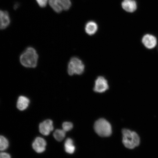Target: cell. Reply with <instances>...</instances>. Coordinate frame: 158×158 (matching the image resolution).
<instances>
[{
	"instance_id": "cell-1",
	"label": "cell",
	"mask_w": 158,
	"mask_h": 158,
	"mask_svg": "<svg viewBox=\"0 0 158 158\" xmlns=\"http://www.w3.org/2000/svg\"><path fill=\"white\" fill-rule=\"evenodd\" d=\"M39 56L36 50L29 47L20 56L19 60L23 66L27 68H35L38 63Z\"/></svg>"
},
{
	"instance_id": "cell-2",
	"label": "cell",
	"mask_w": 158,
	"mask_h": 158,
	"mask_svg": "<svg viewBox=\"0 0 158 158\" xmlns=\"http://www.w3.org/2000/svg\"><path fill=\"white\" fill-rule=\"evenodd\" d=\"M123 143L126 148L133 149L139 145L140 139L138 134L134 131L127 129L122 130Z\"/></svg>"
},
{
	"instance_id": "cell-3",
	"label": "cell",
	"mask_w": 158,
	"mask_h": 158,
	"mask_svg": "<svg viewBox=\"0 0 158 158\" xmlns=\"http://www.w3.org/2000/svg\"><path fill=\"white\" fill-rule=\"evenodd\" d=\"M94 128L97 134L102 137H108L112 134L110 124L104 118H100L95 123Z\"/></svg>"
},
{
	"instance_id": "cell-4",
	"label": "cell",
	"mask_w": 158,
	"mask_h": 158,
	"mask_svg": "<svg viewBox=\"0 0 158 158\" xmlns=\"http://www.w3.org/2000/svg\"><path fill=\"white\" fill-rule=\"evenodd\" d=\"M85 66L81 60L77 57H73L69 63L68 72L70 76L74 74L81 75L84 73Z\"/></svg>"
},
{
	"instance_id": "cell-5",
	"label": "cell",
	"mask_w": 158,
	"mask_h": 158,
	"mask_svg": "<svg viewBox=\"0 0 158 158\" xmlns=\"http://www.w3.org/2000/svg\"><path fill=\"white\" fill-rule=\"evenodd\" d=\"M109 85L107 81L102 76H99L95 81L94 91L97 93H102L108 89Z\"/></svg>"
},
{
	"instance_id": "cell-6",
	"label": "cell",
	"mask_w": 158,
	"mask_h": 158,
	"mask_svg": "<svg viewBox=\"0 0 158 158\" xmlns=\"http://www.w3.org/2000/svg\"><path fill=\"white\" fill-rule=\"evenodd\" d=\"M39 131L43 135L47 136L54 130V126L52 120L47 119L40 124Z\"/></svg>"
},
{
	"instance_id": "cell-7",
	"label": "cell",
	"mask_w": 158,
	"mask_h": 158,
	"mask_svg": "<svg viewBox=\"0 0 158 158\" xmlns=\"http://www.w3.org/2000/svg\"><path fill=\"white\" fill-rule=\"evenodd\" d=\"M47 146V143L43 138L40 137L35 138L32 144V147L37 153H42L44 152Z\"/></svg>"
},
{
	"instance_id": "cell-8",
	"label": "cell",
	"mask_w": 158,
	"mask_h": 158,
	"mask_svg": "<svg viewBox=\"0 0 158 158\" xmlns=\"http://www.w3.org/2000/svg\"><path fill=\"white\" fill-rule=\"evenodd\" d=\"M122 6L124 10L129 13H133L137 8V2L135 0H123Z\"/></svg>"
},
{
	"instance_id": "cell-9",
	"label": "cell",
	"mask_w": 158,
	"mask_h": 158,
	"mask_svg": "<svg viewBox=\"0 0 158 158\" xmlns=\"http://www.w3.org/2000/svg\"><path fill=\"white\" fill-rule=\"evenodd\" d=\"M142 41L144 45L149 49L154 48L157 44V40L156 37L149 34L144 35Z\"/></svg>"
},
{
	"instance_id": "cell-10",
	"label": "cell",
	"mask_w": 158,
	"mask_h": 158,
	"mask_svg": "<svg viewBox=\"0 0 158 158\" xmlns=\"http://www.w3.org/2000/svg\"><path fill=\"white\" fill-rule=\"evenodd\" d=\"M30 103L28 98L24 96H19L17 102V108L20 110H23L28 107Z\"/></svg>"
},
{
	"instance_id": "cell-11",
	"label": "cell",
	"mask_w": 158,
	"mask_h": 158,
	"mask_svg": "<svg viewBox=\"0 0 158 158\" xmlns=\"http://www.w3.org/2000/svg\"><path fill=\"white\" fill-rule=\"evenodd\" d=\"M98 29V25L94 21H89L86 23L85 27V30L86 33L89 35L94 34L97 31Z\"/></svg>"
},
{
	"instance_id": "cell-12",
	"label": "cell",
	"mask_w": 158,
	"mask_h": 158,
	"mask_svg": "<svg viewBox=\"0 0 158 158\" xmlns=\"http://www.w3.org/2000/svg\"><path fill=\"white\" fill-rule=\"evenodd\" d=\"M64 149L67 153L72 154L75 151V147L73 141L70 138L67 139L64 143Z\"/></svg>"
},
{
	"instance_id": "cell-13",
	"label": "cell",
	"mask_w": 158,
	"mask_h": 158,
	"mask_svg": "<svg viewBox=\"0 0 158 158\" xmlns=\"http://www.w3.org/2000/svg\"><path fill=\"white\" fill-rule=\"evenodd\" d=\"M10 23V19L9 13L7 11H5L3 19L0 23V30H3L6 28L9 27Z\"/></svg>"
},
{
	"instance_id": "cell-14",
	"label": "cell",
	"mask_w": 158,
	"mask_h": 158,
	"mask_svg": "<svg viewBox=\"0 0 158 158\" xmlns=\"http://www.w3.org/2000/svg\"><path fill=\"white\" fill-rule=\"evenodd\" d=\"M66 132L63 129H57L54 132V137L57 141H62L66 136Z\"/></svg>"
},
{
	"instance_id": "cell-15",
	"label": "cell",
	"mask_w": 158,
	"mask_h": 158,
	"mask_svg": "<svg viewBox=\"0 0 158 158\" xmlns=\"http://www.w3.org/2000/svg\"><path fill=\"white\" fill-rule=\"evenodd\" d=\"M49 5L55 12L59 13L62 11V8L59 5L57 0H49Z\"/></svg>"
},
{
	"instance_id": "cell-16",
	"label": "cell",
	"mask_w": 158,
	"mask_h": 158,
	"mask_svg": "<svg viewBox=\"0 0 158 158\" xmlns=\"http://www.w3.org/2000/svg\"><path fill=\"white\" fill-rule=\"evenodd\" d=\"M59 5L64 10H68L70 9L72 3L70 0H57Z\"/></svg>"
},
{
	"instance_id": "cell-17",
	"label": "cell",
	"mask_w": 158,
	"mask_h": 158,
	"mask_svg": "<svg viewBox=\"0 0 158 158\" xmlns=\"http://www.w3.org/2000/svg\"><path fill=\"white\" fill-rule=\"evenodd\" d=\"M9 143L8 140L3 136L0 135V151H3L8 148Z\"/></svg>"
},
{
	"instance_id": "cell-18",
	"label": "cell",
	"mask_w": 158,
	"mask_h": 158,
	"mask_svg": "<svg viewBox=\"0 0 158 158\" xmlns=\"http://www.w3.org/2000/svg\"><path fill=\"white\" fill-rule=\"evenodd\" d=\"M73 124L70 122H64L62 124L63 129L66 132L70 131L73 128Z\"/></svg>"
},
{
	"instance_id": "cell-19",
	"label": "cell",
	"mask_w": 158,
	"mask_h": 158,
	"mask_svg": "<svg viewBox=\"0 0 158 158\" xmlns=\"http://www.w3.org/2000/svg\"><path fill=\"white\" fill-rule=\"evenodd\" d=\"M48 0H36L40 7L44 8L46 6Z\"/></svg>"
},
{
	"instance_id": "cell-20",
	"label": "cell",
	"mask_w": 158,
	"mask_h": 158,
	"mask_svg": "<svg viewBox=\"0 0 158 158\" xmlns=\"http://www.w3.org/2000/svg\"><path fill=\"white\" fill-rule=\"evenodd\" d=\"M0 158H11V157L8 153L1 152L0 153Z\"/></svg>"
},
{
	"instance_id": "cell-21",
	"label": "cell",
	"mask_w": 158,
	"mask_h": 158,
	"mask_svg": "<svg viewBox=\"0 0 158 158\" xmlns=\"http://www.w3.org/2000/svg\"><path fill=\"white\" fill-rule=\"evenodd\" d=\"M4 14L5 11L0 10V23H1L2 21Z\"/></svg>"
},
{
	"instance_id": "cell-22",
	"label": "cell",
	"mask_w": 158,
	"mask_h": 158,
	"mask_svg": "<svg viewBox=\"0 0 158 158\" xmlns=\"http://www.w3.org/2000/svg\"><path fill=\"white\" fill-rule=\"evenodd\" d=\"M19 6V3L15 4L14 6V9L15 10L17 9L18 8Z\"/></svg>"
}]
</instances>
